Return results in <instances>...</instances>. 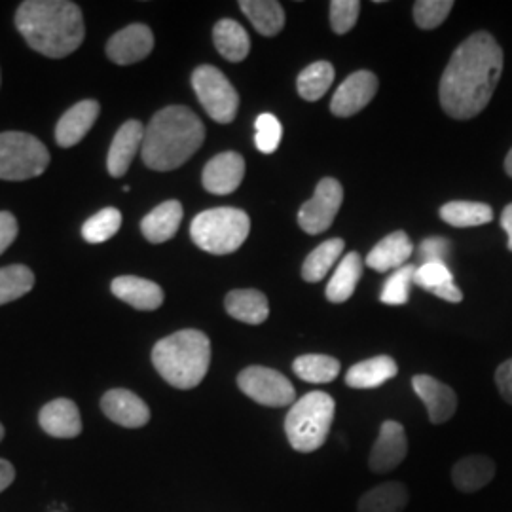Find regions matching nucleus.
Returning a JSON list of instances; mask_svg holds the SVG:
<instances>
[{
	"label": "nucleus",
	"instance_id": "obj_38",
	"mask_svg": "<svg viewBox=\"0 0 512 512\" xmlns=\"http://www.w3.org/2000/svg\"><path fill=\"white\" fill-rule=\"evenodd\" d=\"M452 8H454L452 0H418L414 4L416 25L425 31L437 29L440 23L448 18Z\"/></svg>",
	"mask_w": 512,
	"mask_h": 512
},
{
	"label": "nucleus",
	"instance_id": "obj_23",
	"mask_svg": "<svg viewBox=\"0 0 512 512\" xmlns=\"http://www.w3.org/2000/svg\"><path fill=\"white\" fill-rule=\"evenodd\" d=\"M494 461L486 456L459 459L452 469L454 486L463 494H473L494 480Z\"/></svg>",
	"mask_w": 512,
	"mask_h": 512
},
{
	"label": "nucleus",
	"instance_id": "obj_4",
	"mask_svg": "<svg viewBox=\"0 0 512 512\" xmlns=\"http://www.w3.org/2000/svg\"><path fill=\"white\" fill-rule=\"evenodd\" d=\"M152 363L167 384L194 389L211 365V342L202 330H179L154 346Z\"/></svg>",
	"mask_w": 512,
	"mask_h": 512
},
{
	"label": "nucleus",
	"instance_id": "obj_40",
	"mask_svg": "<svg viewBox=\"0 0 512 512\" xmlns=\"http://www.w3.org/2000/svg\"><path fill=\"white\" fill-rule=\"evenodd\" d=\"M361 2L357 0H334L330 2V27L338 35H346L359 19Z\"/></svg>",
	"mask_w": 512,
	"mask_h": 512
},
{
	"label": "nucleus",
	"instance_id": "obj_19",
	"mask_svg": "<svg viewBox=\"0 0 512 512\" xmlns=\"http://www.w3.org/2000/svg\"><path fill=\"white\" fill-rule=\"evenodd\" d=\"M110 291L116 298L124 300L129 306H133L135 310H158L164 304L162 287L156 285L154 281H148L143 277H135V275L116 277L110 285Z\"/></svg>",
	"mask_w": 512,
	"mask_h": 512
},
{
	"label": "nucleus",
	"instance_id": "obj_20",
	"mask_svg": "<svg viewBox=\"0 0 512 512\" xmlns=\"http://www.w3.org/2000/svg\"><path fill=\"white\" fill-rule=\"evenodd\" d=\"M40 427L55 439H74L82 433L78 406L69 399H55L40 410Z\"/></svg>",
	"mask_w": 512,
	"mask_h": 512
},
{
	"label": "nucleus",
	"instance_id": "obj_1",
	"mask_svg": "<svg viewBox=\"0 0 512 512\" xmlns=\"http://www.w3.org/2000/svg\"><path fill=\"white\" fill-rule=\"evenodd\" d=\"M503 73V50L490 33L459 44L440 78V105L456 120H471L488 107Z\"/></svg>",
	"mask_w": 512,
	"mask_h": 512
},
{
	"label": "nucleus",
	"instance_id": "obj_42",
	"mask_svg": "<svg viewBox=\"0 0 512 512\" xmlns=\"http://www.w3.org/2000/svg\"><path fill=\"white\" fill-rule=\"evenodd\" d=\"M18 238V220L8 213L0 211V255Z\"/></svg>",
	"mask_w": 512,
	"mask_h": 512
},
{
	"label": "nucleus",
	"instance_id": "obj_11",
	"mask_svg": "<svg viewBox=\"0 0 512 512\" xmlns=\"http://www.w3.org/2000/svg\"><path fill=\"white\" fill-rule=\"evenodd\" d=\"M378 92V76L370 71H357L348 76L330 101L334 116L348 118L365 109Z\"/></svg>",
	"mask_w": 512,
	"mask_h": 512
},
{
	"label": "nucleus",
	"instance_id": "obj_31",
	"mask_svg": "<svg viewBox=\"0 0 512 512\" xmlns=\"http://www.w3.org/2000/svg\"><path fill=\"white\" fill-rule=\"evenodd\" d=\"M440 219L456 228H471L492 222L494 211L486 203L448 202L440 207Z\"/></svg>",
	"mask_w": 512,
	"mask_h": 512
},
{
	"label": "nucleus",
	"instance_id": "obj_2",
	"mask_svg": "<svg viewBox=\"0 0 512 512\" xmlns=\"http://www.w3.org/2000/svg\"><path fill=\"white\" fill-rule=\"evenodd\" d=\"M16 27L38 54L61 59L80 48L86 35L82 10L69 0H25Z\"/></svg>",
	"mask_w": 512,
	"mask_h": 512
},
{
	"label": "nucleus",
	"instance_id": "obj_3",
	"mask_svg": "<svg viewBox=\"0 0 512 512\" xmlns=\"http://www.w3.org/2000/svg\"><path fill=\"white\" fill-rule=\"evenodd\" d=\"M205 128L198 114L173 105L154 114L143 139V162L154 171H173L186 164L203 145Z\"/></svg>",
	"mask_w": 512,
	"mask_h": 512
},
{
	"label": "nucleus",
	"instance_id": "obj_26",
	"mask_svg": "<svg viewBox=\"0 0 512 512\" xmlns=\"http://www.w3.org/2000/svg\"><path fill=\"white\" fill-rule=\"evenodd\" d=\"M397 372H399L397 363L387 355H380L351 366L346 374V384L353 389H374L385 384L387 380L395 378Z\"/></svg>",
	"mask_w": 512,
	"mask_h": 512
},
{
	"label": "nucleus",
	"instance_id": "obj_30",
	"mask_svg": "<svg viewBox=\"0 0 512 512\" xmlns=\"http://www.w3.org/2000/svg\"><path fill=\"white\" fill-rule=\"evenodd\" d=\"M410 494L401 482H387L372 488L359 501V512H403Z\"/></svg>",
	"mask_w": 512,
	"mask_h": 512
},
{
	"label": "nucleus",
	"instance_id": "obj_13",
	"mask_svg": "<svg viewBox=\"0 0 512 512\" xmlns=\"http://www.w3.org/2000/svg\"><path fill=\"white\" fill-rule=\"evenodd\" d=\"M154 48V35L143 23H133L118 31L107 44V55L116 65H133L147 59Z\"/></svg>",
	"mask_w": 512,
	"mask_h": 512
},
{
	"label": "nucleus",
	"instance_id": "obj_8",
	"mask_svg": "<svg viewBox=\"0 0 512 512\" xmlns=\"http://www.w3.org/2000/svg\"><path fill=\"white\" fill-rule=\"evenodd\" d=\"M192 88L205 112L219 124L234 122L239 109V95L230 80L217 67L202 65L192 74Z\"/></svg>",
	"mask_w": 512,
	"mask_h": 512
},
{
	"label": "nucleus",
	"instance_id": "obj_27",
	"mask_svg": "<svg viewBox=\"0 0 512 512\" xmlns=\"http://www.w3.org/2000/svg\"><path fill=\"white\" fill-rule=\"evenodd\" d=\"M239 8L262 37H275L285 27L283 6L275 0H241Z\"/></svg>",
	"mask_w": 512,
	"mask_h": 512
},
{
	"label": "nucleus",
	"instance_id": "obj_28",
	"mask_svg": "<svg viewBox=\"0 0 512 512\" xmlns=\"http://www.w3.org/2000/svg\"><path fill=\"white\" fill-rule=\"evenodd\" d=\"M213 40L219 54L230 63L243 61L251 50V40L247 31L234 19H220L213 29Z\"/></svg>",
	"mask_w": 512,
	"mask_h": 512
},
{
	"label": "nucleus",
	"instance_id": "obj_45",
	"mask_svg": "<svg viewBox=\"0 0 512 512\" xmlns=\"http://www.w3.org/2000/svg\"><path fill=\"white\" fill-rule=\"evenodd\" d=\"M501 228H503V230L507 232V236H509V251H512V203L503 209Z\"/></svg>",
	"mask_w": 512,
	"mask_h": 512
},
{
	"label": "nucleus",
	"instance_id": "obj_37",
	"mask_svg": "<svg viewBox=\"0 0 512 512\" xmlns=\"http://www.w3.org/2000/svg\"><path fill=\"white\" fill-rule=\"evenodd\" d=\"M416 266H403L389 275L385 281L380 300L387 306H403L410 298V287L414 283Z\"/></svg>",
	"mask_w": 512,
	"mask_h": 512
},
{
	"label": "nucleus",
	"instance_id": "obj_10",
	"mask_svg": "<svg viewBox=\"0 0 512 512\" xmlns=\"http://www.w3.org/2000/svg\"><path fill=\"white\" fill-rule=\"evenodd\" d=\"M342 202H344L342 184L330 177L323 179L321 183L317 184L315 194L310 202H306L300 207V213H298L300 228L311 236L327 232L336 219Z\"/></svg>",
	"mask_w": 512,
	"mask_h": 512
},
{
	"label": "nucleus",
	"instance_id": "obj_6",
	"mask_svg": "<svg viewBox=\"0 0 512 512\" xmlns=\"http://www.w3.org/2000/svg\"><path fill=\"white\" fill-rule=\"evenodd\" d=\"M251 230L249 215L234 207L207 209L192 220V241L211 255L236 253Z\"/></svg>",
	"mask_w": 512,
	"mask_h": 512
},
{
	"label": "nucleus",
	"instance_id": "obj_24",
	"mask_svg": "<svg viewBox=\"0 0 512 512\" xmlns=\"http://www.w3.org/2000/svg\"><path fill=\"white\" fill-rule=\"evenodd\" d=\"M414 283L420 285L421 289H425L427 293L435 294L446 302L458 304L463 300V293L454 283V275L442 262H431V264L418 266L416 274H414Z\"/></svg>",
	"mask_w": 512,
	"mask_h": 512
},
{
	"label": "nucleus",
	"instance_id": "obj_32",
	"mask_svg": "<svg viewBox=\"0 0 512 512\" xmlns=\"http://www.w3.org/2000/svg\"><path fill=\"white\" fill-rule=\"evenodd\" d=\"M293 368L294 374L308 384H329L340 374V363L329 355H302Z\"/></svg>",
	"mask_w": 512,
	"mask_h": 512
},
{
	"label": "nucleus",
	"instance_id": "obj_41",
	"mask_svg": "<svg viewBox=\"0 0 512 512\" xmlns=\"http://www.w3.org/2000/svg\"><path fill=\"white\" fill-rule=\"evenodd\" d=\"M452 243L444 238H427L421 241L418 256L421 264H431V262H442L446 264V258L450 256Z\"/></svg>",
	"mask_w": 512,
	"mask_h": 512
},
{
	"label": "nucleus",
	"instance_id": "obj_17",
	"mask_svg": "<svg viewBox=\"0 0 512 512\" xmlns=\"http://www.w3.org/2000/svg\"><path fill=\"white\" fill-rule=\"evenodd\" d=\"M101 112V105L93 99H86L76 103L67 110L55 128V141L63 148H71L78 145L93 128L97 116Z\"/></svg>",
	"mask_w": 512,
	"mask_h": 512
},
{
	"label": "nucleus",
	"instance_id": "obj_18",
	"mask_svg": "<svg viewBox=\"0 0 512 512\" xmlns=\"http://www.w3.org/2000/svg\"><path fill=\"white\" fill-rule=\"evenodd\" d=\"M145 126L139 120H128L122 128L116 131L110 145L107 167L112 177H124L129 165L133 162L139 148L143 147Z\"/></svg>",
	"mask_w": 512,
	"mask_h": 512
},
{
	"label": "nucleus",
	"instance_id": "obj_5",
	"mask_svg": "<svg viewBox=\"0 0 512 512\" xmlns=\"http://www.w3.org/2000/svg\"><path fill=\"white\" fill-rule=\"evenodd\" d=\"M334 412L336 403L329 393L311 391L304 395L291 406L285 420V433L289 444L302 454L319 450L329 437Z\"/></svg>",
	"mask_w": 512,
	"mask_h": 512
},
{
	"label": "nucleus",
	"instance_id": "obj_36",
	"mask_svg": "<svg viewBox=\"0 0 512 512\" xmlns=\"http://www.w3.org/2000/svg\"><path fill=\"white\" fill-rule=\"evenodd\" d=\"M122 228V213L114 207H107L86 220L82 226V236L88 243H105L118 234Z\"/></svg>",
	"mask_w": 512,
	"mask_h": 512
},
{
	"label": "nucleus",
	"instance_id": "obj_16",
	"mask_svg": "<svg viewBox=\"0 0 512 512\" xmlns=\"http://www.w3.org/2000/svg\"><path fill=\"white\" fill-rule=\"evenodd\" d=\"M101 408L109 420L128 429L143 427L150 421L147 403L128 389H110L101 401Z\"/></svg>",
	"mask_w": 512,
	"mask_h": 512
},
{
	"label": "nucleus",
	"instance_id": "obj_46",
	"mask_svg": "<svg viewBox=\"0 0 512 512\" xmlns=\"http://www.w3.org/2000/svg\"><path fill=\"white\" fill-rule=\"evenodd\" d=\"M505 171H507V173L512 177V148L511 152L507 154V160H505Z\"/></svg>",
	"mask_w": 512,
	"mask_h": 512
},
{
	"label": "nucleus",
	"instance_id": "obj_35",
	"mask_svg": "<svg viewBox=\"0 0 512 512\" xmlns=\"http://www.w3.org/2000/svg\"><path fill=\"white\" fill-rule=\"evenodd\" d=\"M35 287V274L23 266L14 264L0 268V306L19 300Z\"/></svg>",
	"mask_w": 512,
	"mask_h": 512
},
{
	"label": "nucleus",
	"instance_id": "obj_29",
	"mask_svg": "<svg viewBox=\"0 0 512 512\" xmlns=\"http://www.w3.org/2000/svg\"><path fill=\"white\" fill-rule=\"evenodd\" d=\"M365 260L359 253H349L344 260L338 264L336 272L327 285V298L334 304H342L351 298L355 293V287L363 275Z\"/></svg>",
	"mask_w": 512,
	"mask_h": 512
},
{
	"label": "nucleus",
	"instance_id": "obj_7",
	"mask_svg": "<svg viewBox=\"0 0 512 512\" xmlns=\"http://www.w3.org/2000/svg\"><path fill=\"white\" fill-rule=\"evenodd\" d=\"M50 165V152L37 137L23 131L0 133V179L27 181Z\"/></svg>",
	"mask_w": 512,
	"mask_h": 512
},
{
	"label": "nucleus",
	"instance_id": "obj_44",
	"mask_svg": "<svg viewBox=\"0 0 512 512\" xmlns=\"http://www.w3.org/2000/svg\"><path fill=\"white\" fill-rule=\"evenodd\" d=\"M16 478V469L10 461L0 459V492H4Z\"/></svg>",
	"mask_w": 512,
	"mask_h": 512
},
{
	"label": "nucleus",
	"instance_id": "obj_12",
	"mask_svg": "<svg viewBox=\"0 0 512 512\" xmlns=\"http://www.w3.org/2000/svg\"><path fill=\"white\" fill-rule=\"evenodd\" d=\"M408 454V440L404 427L399 421L387 420L382 423L378 440L372 446L368 465L370 471L384 475L397 469Z\"/></svg>",
	"mask_w": 512,
	"mask_h": 512
},
{
	"label": "nucleus",
	"instance_id": "obj_47",
	"mask_svg": "<svg viewBox=\"0 0 512 512\" xmlns=\"http://www.w3.org/2000/svg\"><path fill=\"white\" fill-rule=\"evenodd\" d=\"M4 439V427L0 425V440Z\"/></svg>",
	"mask_w": 512,
	"mask_h": 512
},
{
	"label": "nucleus",
	"instance_id": "obj_33",
	"mask_svg": "<svg viewBox=\"0 0 512 512\" xmlns=\"http://www.w3.org/2000/svg\"><path fill=\"white\" fill-rule=\"evenodd\" d=\"M332 82H334V67L329 61H317L298 74L296 88L302 99L317 101L329 92Z\"/></svg>",
	"mask_w": 512,
	"mask_h": 512
},
{
	"label": "nucleus",
	"instance_id": "obj_25",
	"mask_svg": "<svg viewBox=\"0 0 512 512\" xmlns=\"http://www.w3.org/2000/svg\"><path fill=\"white\" fill-rule=\"evenodd\" d=\"M226 311L247 325H260L270 315L268 298L255 289H239L226 296Z\"/></svg>",
	"mask_w": 512,
	"mask_h": 512
},
{
	"label": "nucleus",
	"instance_id": "obj_15",
	"mask_svg": "<svg viewBox=\"0 0 512 512\" xmlns=\"http://www.w3.org/2000/svg\"><path fill=\"white\" fill-rule=\"evenodd\" d=\"M412 387L420 397L433 423H446L458 410V397L450 385L442 384L437 378L418 374L412 378Z\"/></svg>",
	"mask_w": 512,
	"mask_h": 512
},
{
	"label": "nucleus",
	"instance_id": "obj_34",
	"mask_svg": "<svg viewBox=\"0 0 512 512\" xmlns=\"http://www.w3.org/2000/svg\"><path fill=\"white\" fill-rule=\"evenodd\" d=\"M342 251H344V239L334 238L321 243L306 258V262L302 266V277L310 283H317V281L325 279V275L329 274L330 268L336 264V260L342 255Z\"/></svg>",
	"mask_w": 512,
	"mask_h": 512
},
{
	"label": "nucleus",
	"instance_id": "obj_21",
	"mask_svg": "<svg viewBox=\"0 0 512 512\" xmlns=\"http://www.w3.org/2000/svg\"><path fill=\"white\" fill-rule=\"evenodd\" d=\"M412 241L404 232H393L382 239L366 256V266L374 272H389L406 266V260L412 256Z\"/></svg>",
	"mask_w": 512,
	"mask_h": 512
},
{
	"label": "nucleus",
	"instance_id": "obj_14",
	"mask_svg": "<svg viewBox=\"0 0 512 512\" xmlns=\"http://www.w3.org/2000/svg\"><path fill=\"white\" fill-rule=\"evenodd\" d=\"M245 177V160L238 152H222L203 167V188L211 194L226 196L239 188Z\"/></svg>",
	"mask_w": 512,
	"mask_h": 512
},
{
	"label": "nucleus",
	"instance_id": "obj_39",
	"mask_svg": "<svg viewBox=\"0 0 512 512\" xmlns=\"http://www.w3.org/2000/svg\"><path fill=\"white\" fill-rule=\"evenodd\" d=\"M283 128L274 114H260L256 118V148L262 154H274L281 143Z\"/></svg>",
	"mask_w": 512,
	"mask_h": 512
},
{
	"label": "nucleus",
	"instance_id": "obj_43",
	"mask_svg": "<svg viewBox=\"0 0 512 512\" xmlns=\"http://www.w3.org/2000/svg\"><path fill=\"white\" fill-rule=\"evenodd\" d=\"M495 384L499 387L501 397L512 404V359L505 361L495 372Z\"/></svg>",
	"mask_w": 512,
	"mask_h": 512
},
{
	"label": "nucleus",
	"instance_id": "obj_9",
	"mask_svg": "<svg viewBox=\"0 0 512 512\" xmlns=\"http://www.w3.org/2000/svg\"><path fill=\"white\" fill-rule=\"evenodd\" d=\"M239 389L262 406H289L294 404L296 391L294 385L274 368L249 366L238 376Z\"/></svg>",
	"mask_w": 512,
	"mask_h": 512
},
{
	"label": "nucleus",
	"instance_id": "obj_22",
	"mask_svg": "<svg viewBox=\"0 0 512 512\" xmlns=\"http://www.w3.org/2000/svg\"><path fill=\"white\" fill-rule=\"evenodd\" d=\"M183 222V205L177 200L158 205L141 220V232L150 243H165L175 238Z\"/></svg>",
	"mask_w": 512,
	"mask_h": 512
}]
</instances>
